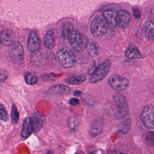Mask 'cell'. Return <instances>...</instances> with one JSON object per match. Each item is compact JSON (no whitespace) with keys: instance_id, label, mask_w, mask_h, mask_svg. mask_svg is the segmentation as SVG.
<instances>
[{"instance_id":"obj_32","label":"cell","mask_w":154,"mask_h":154,"mask_svg":"<svg viewBox=\"0 0 154 154\" xmlns=\"http://www.w3.org/2000/svg\"><path fill=\"white\" fill-rule=\"evenodd\" d=\"M134 16H135L137 19L140 18V16H141L140 11L138 9H135V10H134Z\"/></svg>"},{"instance_id":"obj_24","label":"cell","mask_w":154,"mask_h":154,"mask_svg":"<svg viewBox=\"0 0 154 154\" xmlns=\"http://www.w3.org/2000/svg\"><path fill=\"white\" fill-rule=\"evenodd\" d=\"M131 121L130 119H128L125 121L122 122L119 126V131L122 134H126L131 129Z\"/></svg>"},{"instance_id":"obj_17","label":"cell","mask_w":154,"mask_h":154,"mask_svg":"<svg viewBox=\"0 0 154 154\" xmlns=\"http://www.w3.org/2000/svg\"><path fill=\"white\" fill-rule=\"evenodd\" d=\"M143 28L146 37L150 40H154V22L152 20L146 22Z\"/></svg>"},{"instance_id":"obj_9","label":"cell","mask_w":154,"mask_h":154,"mask_svg":"<svg viewBox=\"0 0 154 154\" xmlns=\"http://www.w3.org/2000/svg\"><path fill=\"white\" fill-rule=\"evenodd\" d=\"M103 16L108 27L114 29L117 25V12L114 9H107L103 12Z\"/></svg>"},{"instance_id":"obj_19","label":"cell","mask_w":154,"mask_h":154,"mask_svg":"<svg viewBox=\"0 0 154 154\" xmlns=\"http://www.w3.org/2000/svg\"><path fill=\"white\" fill-rule=\"evenodd\" d=\"M113 100L115 103L121 108L129 109L126 99L123 94L119 93H116L113 95Z\"/></svg>"},{"instance_id":"obj_14","label":"cell","mask_w":154,"mask_h":154,"mask_svg":"<svg viewBox=\"0 0 154 154\" xmlns=\"http://www.w3.org/2000/svg\"><path fill=\"white\" fill-rule=\"evenodd\" d=\"M33 131H34V129L31 117H26L23 121L21 136L24 138H26L31 135Z\"/></svg>"},{"instance_id":"obj_21","label":"cell","mask_w":154,"mask_h":154,"mask_svg":"<svg viewBox=\"0 0 154 154\" xmlns=\"http://www.w3.org/2000/svg\"><path fill=\"white\" fill-rule=\"evenodd\" d=\"M125 55L129 59H138L141 57V54L138 50V49L134 46H129L125 52Z\"/></svg>"},{"instance_id":"obj_20","label":"cell","mask_w":154,"mask_h":154,"mask_svg":"<svg viewBox=\"0 0 154 154\" xmlns=\"http://www.w3.org/2000/svg\"><path fill=\"white\" fill-rule=\"evenodd\" d=\"M86 80V76L84 75H75L70 76L66 79V82L70 85H79Z\"/></svg>"},{"instance_id":"obj_11","label":"cell","mask_w":154,"mask_h":154,"mask_svg":"<svg viewBox=\"0 0 154 154\" xmlns=\"http://www.w3.org/2000/svg\"><path fill=\"white\" fill-rule=\"evenodd\" d=\"M103 127V119L102 117L96 119L93 121L90 126L89 130V134L90 136L92 137H95L99 135L102 132Z\"/></svg>"},{"instance_id":"obj_3","label":"cell","mask_w":154,"mask_h":154,"mask_svg":"<svg viewBox=\"0 0 154 154\" xmlns=\"http://www.w3.org/2000/svg\"><path fill=\"white\" fill-rule=\"evenodd\" d=\"M68 41L72 49L76 52L84 50L86 48L88 43L87 38L79 31L75 29L69 35Z\"/></svg>"},{"instance_id":"obj_6","label":"cell","mask_w":154,"mask_h":154,"mask_svg":"<svg viewBox=\"0 0 154 154\" xmlns=\"http://www.w3.org/2000/svg\"><path fill=\"white\" fill-rule=\"evenodd\" d=\"M141 120L144 125L148 129L154 128V106L151 105H146L141 114Z\"/></svg>"},{"instance_id":"obj_26","label":"cell","mask_w":154,"mask_h":154,"mask_svg":"<svg viewBox=\"0 0 154 154\" xmlns=\"http://www.w3.org/2000/svg\"><path fill=\"white\" fill-rule=\"evenodd\" d=\"M11 119H12L13 122L15 123H17L18 122V120L19 119V113L18 112L17 108H16V105L13 103L11 109Z\"/></svg>"},{"instance_id":"obj_29","label":"cell","mask_w":154,"mask_h":154,"mask_svg":"<svg viewBox=\"0 0 154 154\" xmlns=\"http://www.w3.org/2000/svg\"><path fill=\"white\" fill-rule=\"evenodd\" d=\"M0 119L4 122H6L8 119V114L3 105H1L0 108Z\"/></svg>"},{"instance_id":"obj_34","label":"cell","mask_w":154,"mask_h":154,"mask_svg":"<svg viewBox=\"0 0 154 154\" xmlns=\"http://www.w3.org/2000/svg\"><path fill=\"white\" fill-rule=\"evenodd\" d=\"M81 93H82L81 91H79V90H75V91H74V92H73V94H74V96H80L81 94Z\"/></svg>"},{"instance_id":"obj_28","label":"cell","mask_w":154,"mask_h":154,"mask_svg":"<svg viewBox=\"0 0 154 154\" xmlns=\"http://www.w3.org/2000/svg\"><path fill=\"white\" fill-rule=\"evenodd\" d=\"M146 141L152 146L154 145V132H149L145 135Z\"/></svg>"},{"instance_id":"obj_1","label":"cell","mask_w":154,"mask_h":154,"mask_svg":"<svg viewBox=\"0 0 154 154\" xmlns=\"http://www.w3.org/2000/svg\"><path fill=\"white\" fill-rule=\"evenodd\" d=\"M57 58L60 64L64 68H70L76 63V57L69 48H61L57 53Z\"/></svg>"},{"instance_id":"obj_5","label":"cell","mask_w":154,"mask_h":154,"mask_svg":"<svg viewBox=\"0 0 154 154\" xmlns=\"http://www.w3.org/2000/svg\"><path fill=\"white\" fill-rule=\"evenodd\" d=\"M8 54L11 61L17 64H21L23 62L24 50L22 45L18 41H14L9 46Z\"/></svg>"},{"instance_id":"obj_31","label":"cell","mask_w":154,"mask_h":154,"mask_svg":"<svg viewBox=\"0 0 154 154\" xmlns=\"http://www.w3.org/2000/svg\"><path fill=\"white\" fill-rule=\"evenodd\" d=\"M79 100L75 97H72L69 100V103L72 105H76L79 103Z\"/></svg>"},{"instance_id":"obj_25","label":"cell","mask_w":154,"mask_h":154,"mask_svg":"<svg viewBox=\"0 0 154 154\" xmlns=\"http://www.w3.org/2000/svg\"><path fill=\"white\" fill-rule=\"evenodd\" d=\"M26 83L28 85H34L37 83L38 78L37 76L32 73H26L24 76Z\"/></svg>"},{"instance_id":"obj_18","label":"cell","mask_w":154,"mask_h":154,"mask_svg":"<svg viewBox=\"0 0 154 154\" xmlns=\"http://www.w3.org/2000/svg\"><path fill=\"white\" fill-rule=\"evenodd\" d=\"M70 87L62 84L59 85H55L54 86H52L51 88H49L48 90V92L49 93L51 94H64L68 93L70 91Z\"/></svg>"},{"instance_id":"obj_23","label":"cell","mask_w":154,"mask_h":154,"mask_svg":"<svg viewBox=\"0 0 154 154\" xmlns=\"http://www.w3.org/2000/svg\"><path fill=\"white\" fill-rule=\"evenodd\" d=\"M87 51L88 55L91 57H96L98 55V48L95 43L93 42H88L86 46Z\"/></svg>"},{"instance_id":"obj_16","label":"cell","mask_w":154,"mask_h":154,"mask_svg":"<svg viewBox=\"0 0 154 154\" xmlns=\"http://www.w3.org/2000/svg\"><path fill=\"white\" fill-rule=\"evenodd\" d=\"M43 44L48 49H53L55 46V39L52 31H48L43 37Z\"/></svg>"},{"instance_id":"obj_30","label":"cell","mask_w":154,"mask_h":154,"mask_svg":"<svg viewBox=\"0 0 154 154\" xmlns=\"http://www.w3.org/2000/svg\"><path fill=\"white\" fill-rule=\"evenodd\" d=\"M7 79V73L5 70L1 69V80L2 82L5 81V80Z\"/></svg>"},{"instance_id":"obj_15","label":"cell","mask_w":154,"mask_h":154,"mask_svg":"<svg viewBox=\"0 0 154 154\" xmlns=\"http://www.w3.org/2000/svg\"><path fill=\"white\" fill-rule=\"evenodd\" d=\"M14 42V34L9 30L4 29L1 32V42L5 46H10Z\"/></svg>"},{"instance_id":"obj_10","label":"cell","mask_w":154,"mask_h":154,"mask_svg":"<svg viewBox=\"0 0 154 154\" xmlns=\"http://www.w3.org/2000/svg\"><path fill=\"white\" fill-rule=\"evenodd\" d=\"M129 109H122L116 104V105H112L109 108L106 109L108 114L113 119L116 120H120L124 118L128 113Z\"/></svg>"},{"instance_id":"obj_8","label":"cell","mask_w":154,"mask_h":154,"mask_svg":"<svg viewBox=\"0 0 154 154\" xmlns=\"http://www.w3.org/2000/svg\"><path fill=\"white\" fill-rule=\"evenodd\" d=\"M40 44L41 40L37 32L35 31H31L27 40L28 49L32 53L37 52L40 48Z\"/></svg>"},{"instance_id":"obj_27","label":"cell","mask_w":154,"mask_h":154,"mask_svg":"<svg viewBox=\"0 0 154 154\" xmlns=\"http://www.w3.org/2000/svg\"><path fill=\"white\" fill-rule=\"evenodd\" d=\"M79 125V122L78 119L75 117H69L67 120V126L72 131H75Z\"/></svg>"},{"instance_id":"obj_4","label":"cell","mask_w":154,"mask_h":154,"mask_svg":"<svg viewBox=\"0 0 154 154\" xmlns=\"http://www.w3.org/2000/svg\"><path fill=\"white\" fill-rule=\"evenodd\" d=\"M108 27L103 16H98L92 20L90 25V31L94 37H101L106 34Z\"/></svg>"},{"instance_id":"obj_33","label":"cell","mask_w":154,"mask_h":154,"mask_svg":"<svg viewBox=\"0 0 154 154\" xmlns=\"http://www.w3.org/2000/svg\"><path fill=\"white\" fill-rule=\"evenodd\" d=\"M41 78L42 79H46V80H52L53 78H52V76H51L50 75H48V74H46V75H43L41 76Z\"/></svg>"},{"instance_id":"obj_13","label":"cell","mask_w":154,"mask_h":154,"mask_svg":"<svg viewBox=\"0 0 154 154\" xmlns=\"http://www.w3.org/2000/svg\"><path fill=\"white\" fill-rule=\"evenodd\" d=\"M131 20V15L128 11L125 10H119L117 12V25L122 28H126Z\"/></svg>"},{"instance_id":"obj_7","label":"cell","mask_w":154,"mask_h":154,"mask_svg":"<svg viewBox=\"0 0 154 154\" xmlns=\"http://www.w3.org/2000/svg\"><path fill=\"white\" fill-rule=\"evenodd\" d=\"M109 85L117 91H121L126 89L129 82L128 79L117 75H112L108 78Z\"/></svg>"},{"instance_id":"obj_12","label":"cell","mask_w":154,"mask_h":154,"mask_svg":"<svg viewBox=\"0 0 154 154\" xmlns=\"http://www.w3.org/2000/svg\"><path fill=\"white\" fill-rule=\"evenodd\" d=\"M31 119L34 126V132H38L40 131L45 122V116L38 111L34 112L31 117Z\"/></svg>"},{"instance_id":"obj_22","label":"cell","mask_w":154,"mask_h":154,"mask_svg":"<svg viewBox=\"0 0 154 154\" xmlns=\"http://www.w3.org/2000/svg\"><path fill=\"white\" fill-rule=\"evenodd\" d=\"M74 30L73 25L70 23H66L64 24L62 29L61 32V37L64 39H67L69 38V35L70 33Z\"/></svg>"},{"instance_id":"obj_2","label":"cell","mask_w":154,"mask_h":154,"mask_svg":"<svg viewBox=\"0 0 154 154\" xmlns=\"http://www.w3.org/2000/svg\"><path fill=\"white\" fill-rule=\"evenodd\" d=\"M111 66V61L107 59L99 64L92 72L90 77L91 83H96L104 79L109 72Z\"/></svg>"}]
</instances>
